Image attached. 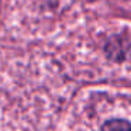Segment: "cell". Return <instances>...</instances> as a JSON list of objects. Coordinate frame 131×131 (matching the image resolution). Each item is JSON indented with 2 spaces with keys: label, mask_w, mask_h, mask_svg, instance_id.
Returning <instances> with one entry per match:
<instances>
[{
  "label": "cell",
  "mask_w": 131,
  "mask_h": 131,
  "mask_svg": "<svg viewBox=\"0 0 131 131\" xmlns=\"http://www.w3.org/2000/svg\"><path fill=\"white\" fill-rule=\"evenodd\" d=\"M102 131H131V124L125 120H110L103 125Z\"/></svg>",
  "instance_id": "obj_1"
}]
</instances>
